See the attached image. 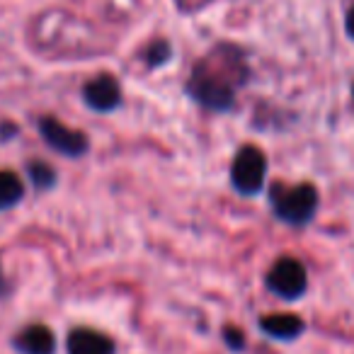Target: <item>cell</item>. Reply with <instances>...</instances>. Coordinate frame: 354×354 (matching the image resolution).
Returning <instances> with one entry per match:
<instances>
[{"label":"cell","instance_id":"obj_7","mask_svg":"<svg viewBox=\"0 0 354 354\" xmlns=\"http://www.w3.org/2000/svg\"><path fill=\"white\" fill-rule=\"evenodd\" d=\"M66 349H68V354H117L112 339L93 328L71 330L68 339H66Z\"/></svg>","mask_w":354,"mask_h":354},{"label":"cell","instance_id":"obj_14","mask_svg":"<svg viewBox=\"0 0 354 354\" xmlns=\"http://www.w3.org/2000/svg\"><path fill=\"white\" fill-rule=\"evenodd\" d=\"M344 27H347L349 39H354V6L349 8V12H347V22H344Z\"/></svg>","mask_w":354,"mask_h":354},{"label":"cell","instance_id":"obj_8","mask_svg":"<svg viewBox=\"0 0 354 354\" xmlns=\"http://www.w3.org/2000/svg\"><path fill=\"white\" fill-rule=\"evenodd\" d=\"M20 354H56V337L46 325H27L12 339Z\"/></svg>","mask_w":354,"mask_h":354},{"label":"cell","instance_id":"obj_4","mask_svg":"<svg viewBox=\"0 0 354 354\" xmlns=\"http://www.w3.org/2000/svg\"><path fill=\"white\" fill-rule=\"evenodd\" d=\"M265 284L281 301H299L308 289V274L296 257H281L267 272Z\"/></svg>","mask_w":354,"mask_h":354},{"label":"cell","instance_id":"obj_13","mask_svg":"<svg viewBox=\"0 0 354 354\" xmlns=\"http://www.w3.org/2000/svg\"><path fill=\"white\" fill-rule=\"evenodd\" d=\"M223 339H226V344L233 349V352H241V349L245 347V335H243V330H238V328L223 330Z\"/></svg>","mask_w":354,"mask_h":354},{"label":"cell","instance_id":"obj_3","mask_svg":"<svg viewBox=\"0 0 354 354\" xmlns=\"http://www.w3.org/2000/svg\"><path fill=\"white\" fill-rule=\"evenodd\" d=\"M267 158L257 146H243L233 156L231 162V185L241 197H255L265 187Z\"/></svg>","mask_w":354,"mask_h":354},{"label":"cell","instance_id":"obj_11","mask_svg":"<svg viewBox=\"0 0 354 354\" xmlns=\"http://www.w3.org/2000/svg\"><path fill=\"white\" fill-rule=\"evenodd\" d=\"M27 177H30L32 185H35L39 192L54 189L56 183H59V175H56V170L44 160H32L30 165H27Z\"/></svg>","mask_w":354,"mask_h":354},{"label":"cell","instance_id":"obj_9","mask_svg":"<svg viewBox=\"0 0 354 354\" xmlns=\"http://www.w3.org/2000/svg\"><path fill=\"white\" fill-rule=\"evenodd\" d=\"M260 330L267 337L289 342V339H296L304 333L306 323H304V318H299V315H294V313H272V315L260 318Z\"/></svg>","mask_w":354,"mask_h":354},{"label":"cell","instance_id":"obj_10","mask_svg":"<svg viewBox=\"0 0 354 354\" xmlns=\"http://www.w3.org/2000/svg\"><path fill=\"white\" fill-rule=\"evenodd\" d=\"M25 197V185L12 170H0V212L17 207Z\"/></svg>","mask_w":354,"mask_h":354},{"label":"cell","instance_id":"obj_12","mask_svg":"<svg viewBox=\"0 0 354 354\" xmlns=\"http://www.w3.org/2000/svg\"><path fill=\"white\" fill-rule=\"evenodd\" d=\"M143 59H146L148 68H160V66H165L167 61L172 59V46L167 44L165 39H158L148 46L146 54H143Z\"/></svg>","mask_w":354,"mask_h":354},{"label":"cell","instance_id":"obj_15","mask_svg":"<svg viewBox=\"0 0 354 354\" xmlns=\"http://www.w3.org/2000/svg\"><path fill=\"white\" fill-rule=\"evenodd\" d=\"M3 286H6V281H3V267H0V294H3Z\"/></svg>","mask_w":354,"mask_h":354},{"label":"cell","instance_id":"obj_1","mask_svg":"<svg viewBox=\"0 0 354 354\" xmlns=\"http://www.w3.org/2000/svg\"><path fill=\"white\" fill-rule=\"evenodd\" d=\"M238 66H243V59L238 56V51L228 61V66H223V56H218V64L214 59L197 64L187 80V95L199 107L209 109V112H228V109H233L238 90V83L233 75H245V68L238 71Z\"/></svg>","mask_w":354,"mask_h":354},{"label":"cell","instance_id":"obj_6","mask_svg":"<svg viewBox=\"0 0 354 354\" xmlns=\"http://www.w3.org/2000/svg\"><path fill=\"white\" fill-rule=\"evenodd\" d=\"M83 102L88 104L93 112L107 114L122 104V88L109 73H102L97 78L88 80L83 88Z\"/></svg>","mask_w":354,"mask_h":354},{"label":"cell","instance_id":"obj_5","mask_svg":"<svg viewBox=\"0 0 354 354\" xmlns=\"http://www.w3.org/2000/svg\"><path fill=\"white\" fill-rule=\"evenodd\" d=\"M37 129H39V136L46 141V146L54 148L56 153H61L66 158H80L90 148V141L83 131L66 127L54 117H41L37 122Z\"/></svg>","mask_w":354,"mask_h":354},{"label":"cell","instance_id":"obj_2","mask_svg":"<svg viewBox=\"0 0 354 354\" xmlns=\"http://www.w3.org/2000/svg\"><path fill=\"white\" fill-rule=\"evenodd\" d=\"M270 204L272 214L281 223L304 228L313 221L315 212H318V189L313 185H291V187H286V185L277 183L272 185Z\"/></svg>","mask_w":354,"mask_h":354}]
</instances>
